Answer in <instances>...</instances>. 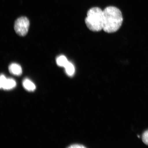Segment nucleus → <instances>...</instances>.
<instances>
[{
	"label": "nucleus",
	"mask_w": 148,
	"mask_h": 148,
	"mask_svg": "<svg viewBox=\"0 0 148 148\" xmlns=\"http://www.w3.org/2000/svg\"><path fill=\"white\" fill-rule=\"evenodd\" d=\"M103 13V30L108 33L116 32L121 27L123 23L121 11L116 7L111 6L105 8Z\"/></svg>",
	"instance_id": "nucleus-1"
},
{
	"label": "nucleus",
	"mask_w": 148,
	"mask_h": 148,
	"mask_svg": "<svg viewBox=\"0 0 148 148\" xmlns=\"http://www.w3.org/2000/svg\"><path fill=\"white\" fill-rule=\"evenodd\" d=\"M103 10L99 7H95L88 10L85 21L88 28L96 32L103 29Z\"/></svg>",
	"instance_id": "nucleus-2"
},
{
	"label": "nucleus",
	"mask_w": 148,
	"mask_h": 148,
	"mask_svg": "<svg viewBox=\"0 0 148 148\" xmlns=\"http://www.w3.org/2000/svg\"><path fill=\"white\" fill-rule=\"evenodd\" d=\"M29 26V19L25 16H22L16 20L14 23V30L19 36H24L28 31Z\"/></svg>",
	"instance_id": "nucleus-3"
},
{
	"label": "nucleus",
	"mask_w": 148,
	"mask_h": 148,
	"mask_svg": "<svg viewBox=\"0 0 148 148\" xmlns=\"http://www.w3.org/2000/svg\"><path fill=\"white\" fill-rule=\"evenodd\" d=\"M9 70L13 75L19 76L22 73V69L19 64L15 63L11 64L9 66Z\"/></svg>",
	"instance_id": "nucleus-4"
},
{
	"label": "nucleus",
	"mask_w": 148,
	"mask_h": 148,
	"mask_svg": "<svg viewBox=\"0 0 148 148\" xmlns=\"http://www.w3.org/2000/svg\"><path fill=\"white\" fill-rule=\"evenodd\" d=\"M16 86V83L12 79H7L1 88L5 90H9L14 88Z\"/></svg>",
	"instance_id": "nucleus-5"
},
{
	"label": "nucleus",
	"mask_w": 148,
	"mask_h": 148,
	"mask_svg": "<svg viewBox=\"0 0 148 148\" xmlns=\"http://www.w3.org/2000/svg\"><path fill=\"white\" fill-rule=\"evenodd\" d=\"M24 88L29 91H33L36 89V86L33 82L29 79H24L23 82Z\"/></svg>",
	"instance_id": "nucleus-6"
},
{
	"label": "nucleus",
	"mask_w": 148,
	"mask_h": 148,
	"mask_svg": "<svg viewBox=\"0 0 148 148\" xmlns=\"http://www.w3.org/2000/svg\"><path fill=\"white\" fill-rule=\"evenodd\" d=\"M66 73L69 76H72L74 75L75 72V68L73 65L69 62L64 66Z\"/></svg>",
	"instance_id": "nucleus-7"
},
{
	"label": "nucleus",
	"mask_w": 148,
	"mask_h": 148,
	"mask_svg": "<svg viewBox=\"0 0 148 148\" xmlns=\"http://www.w3.org/2000/svg\"><path fill=\"white\" fill-rule=\"evenodd\" d=\"M68 61L66 57L64 55H61L57 57L56 59V62L58 65L62 67H64Z\"/></svg>",
	"instance_id": "nucleus-8"
},
{
	"label": "nucleus",
	"mask_w": 148,
	"mask_h": 148,
	"mask_svg": "<svg viewBox=\"0 0 148 148\" xmlns=\"http://www.w3.org/2000/svg\"><path fill=\"white\" fill-rule=\"evenodd\" d=\"M142 140L144 144L148 146V129L142 134Z\"/></svg>",
	"instance_id": "nucleus-9"
},
{
	"label": "nucleus",
	"mask_w": 148,
	"mask_h": 148,
	"mask_svg": "<svg viewBox=\"0 0 148 148\" xmlns=\"http://www.w3.org/2000/svg\"><path fill=\"white\" fill-rule=\"evenodd\" d=\"M1 79H0V87L1 88L2 86L3 85L4 83L5 79H6V78L5 77V76L3 75H1V78H0Z\"/></svg>",
	"instance_id": "nucleus-10"
},
{
	"label": "nucleus",
	"mask_w": 148,
	"mask_h": 148,
	"mask_svg": "<svg viewBox=\"0 0 148 148\" xmlns=\"http://www.w3.org/2000/svg\"><path fill=\"white\" fill-rule=\"evenodd\" d=\"M86 147L84 146L81 145H79V144H74V145L70 146L69 148H83Z\"/></svg>",
	"instance_id": "nucleus-11"
}]
</instances>
